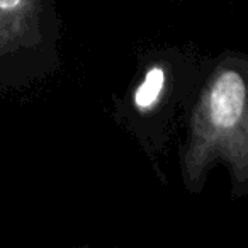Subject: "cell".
<instances>
[{
    "label": "cell",
    "instance_id": "cell-1",
    "mask_svg": "<svg viewBox=\"0 0 248 248\" xmlns=\"http://www.w3.org/2000/svg\"><path fill=\"white\" fill-rule=\"evenodd\" d=\"M248 85L245 65L226 60L202 87L190 117L182 155V175L190 192H199L214 162L228 167L233 196L248 182Z\"/></svg>",
    "mask_w": 248,
    "mask_h": 248
},
{
    "label": "cell",
    "instance_id": "cell-2",
    "mask_svg": "<svg viewBox=\"0 0 248 248\" xmlns=\"http://www.w3.org/2000/svg\"><path fill=\"white\" fill-rule=\"evenodd\" d=\"M48 9L45 0H0V63L46 41Z\"/></svg>",
    "mask_w": 248,
    "mask_h": 248
},
{
    "label": "cell",
    "instance_id": "cell-3",
    "mask_svg": "<svg viewBox=\"0 0 248 248\" xmlns=\"http://www.w3.org/2000/svg\"><path fill=\"white\" fill-rule=\"evenodd\" d=\"M167 89V70L162 63H153L133 92V107L138 114L148 116L162 104Z\"/></svg>",
    "mask_w": 248,
    "mask_h": 248
}]
</instances>
